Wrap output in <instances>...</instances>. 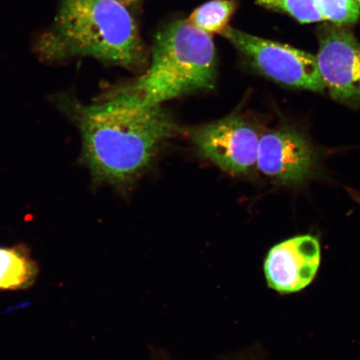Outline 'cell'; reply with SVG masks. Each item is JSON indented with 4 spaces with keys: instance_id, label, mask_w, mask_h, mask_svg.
I'll return each mask as SVG.
<instances>
[{
    "instance_id": "5bb4252c",
    "label": "cell",
    "mask_w": 360,
    "mask_h": 360,
    "mask_svg": "<svg viewBox=\"0 0 360 360\" xmlns=\"http://www.w3.org/2000/svg\"><path fill=\"white\" fill-rule=\"evenodd\" d=\"M123 3H127V2H131L134 1V0H121Z\"/></svg>"
},
{
    "instance_id": "5b68a950",
    "label": "cell",
    "mask_w": 360,
    "mask_h": 360,
    "mask_svg": "<svg viewBox=\"0 0 360 360\" xmlns=\"http://www.w3.org/2000/svg\"><path fill=\"white\" fill-rule=\"evenodd\" d=\"M262 135L253 120L240 114L198 126L190 132L200 157L236 176H246L257 169Z\"/></svg>"
},
{
    "instance_id": "8fae6325",
    "label": "cell",
    "mask_w": 360,
    "mask_h": 360,
    "mask_svg": "<svg viewBox=\"0 0 360 360\" xmlns=\"http://www.w3.org/2000/svg\"><path fill=\"white\" fill-rule=\"evenodd\" d=\"M255 3L269 10L286 13L302 24L325 20L317 0H255Z\"/></svg>"
},
{
    "instance_id": "8992f818",
    "label": "cell",
    "mask_w": 360,
    "mask_h": 360,
    "mask_svg": "<svg viewBox=\"0 0 360 360\" xmlns=\"http://www.w3.org/2000/svg\"><path fill=\"white\" fill-rule=\"evenodd\" d=\"M319 74L333 100L360 106V44L347 27L328 22L318 30Z\"/></svg>"
},
{
    "instance_id": "9a60e30c",
    "label": "cell",
    "mask_w": 360,
    "mask_h": 360,
    "mask_svg": "<svg viewBox=\"0 0 360 360\" xmlns=\"http://www.w3.org/2000/svg\"></svg>"
},
{
    "instance_id": "9c48e42d",
    "label": "cell",
    "mask_w": 360,
    "mask_h": 360,
    "mask_svg": "<svg viewBox=\"0 0 360 360\" xmlns=\"http://www.w3.org/2000/svg\"><path fill=\"white\" fill-rule=\"evenodd\" d=\"M39 274L38 263L28 247L0 246V291L28 290Z\"/></svg>"
},
{
    "instance_id": "52a82bcc",
    "label": "cell",
    "mask_w": 360,
    "mask_h": 360,
    "mask_svg": "<svg viewBox=\"0 0 360 360\" xmlns=\"http://www.w3.org/2000/svg\"><path fill=\"white\" fill-rule=\"evenodd\" d=\"M319 155L310 139L291 125L263 133L259 148L257 169L281 186H298L314 176Z\"/></svg>"
},
{
    "instance_id": "6da1fadb",
    "label": "cell",
    "mask_w": 360,
    "mask_h": 360,
    "mask_svg": "<svg viewBox=\"0 0 360 360\" xmlns=\"http://www.w3.org/2000/svg\"><path fill=\"white\" fill-rule=\"evenodd\" d=\"M53 102L79 129L81 160L96 186L124 188L137 181L179 133L162 105H139L115 90L87 105L70 92L53 96Z\"/></svg>"
},
{
    "instance_id": "7a4b0ae2",
    "label": "cell",
    "mask_w": 360,
    "mask_h": 360,
    "mask_svg": "<svg viewBox=\"0 0 360 360\" xmlns=\"http://www.w3.org/2000/svg\"><path fill=\"white\" fill-rule=\"evenodd\" d=\"M121 0H61L52 33L40 53L49 60L88 56L129 70L146 55L134 18Z\"/></svg>"
},
{
    "instance_id": "7c38bea8",
    "label": "cell",
    "mask_w": 360,
    "mask_h": 360,
    "mask_svg": "<svg viewBox=\"0 0 360 360\" xmlns=\"http://www.w3.org/2000/svg\"><path fill=\"white\" fill-rule=\"evenodd\" d=\"M323 20L338 25L356 24L360 20V0H317Z\"/></svg>"
},
{
    "instance_id": "277c9868",
    "label": "cell",
    "mask_w": 360,
    "mask_h": 360,
    "mask_svg": "<svg viewBox=\"0 0 360 360\" xmlns=\"http://www.w3.org/2000/svg\"><path fill=\"white\" fill-rule=\"evenodd\" d=\"M222 34L256 73L282 86L323 93L316 57L308 52L227 26Z\"/></svg>"
},
{
    "instance_id": "ba28073f",
    "label": "cell",
    "mask_w": 360,
    "mask_h": 360,
    "mask_svg": "<svg viewBox=\"0 0 360 360\" xmlns=\"http://www.w3.org/2000/svg\"><path fill=\"white\" fill-rule=\"evenodd\" d=\"M321 262L319 238L297 236L273 246L264 263L269 288L281 294H292L312 283Z\"/></svg>"
},
{
    "instance_id": "3957f363",
    "label": "cell",
    "mask_w": 360,
    "mask_h": 360,
    "mask_svg": "<svg viewBox=\"0 0 360 360\" xmlns=\"http://www.w3.org/2000/svg\"><path fill=\"white\" fill-rule=\"evenodd\" d=\"M216 53L211 35L180 20L157 34L146 73L115 91L142 106L162 105L215 86Z\"/></svg>"
},
{
    "instance_id": "30bf717a",
    "label": "cell",
    "mask_w": 360,
    "mask_h": 360,
    "mask_svg": "<svg viewBox=\"0 0 360 360\" xmlns=\"http://www.w3.org/2000/svg\"><path fill=\"white\" fill-rule=\"evenodd\" d=\"M237 6L235 0H211L196 8L188 21L206 34H221Z\"/></svg>"
},
{
    "instance_id": "4fadbf2b",
    "label": "cell",
    "mask_w": 360,
    "mask_h": 360,
    "mask_svg": "<svg viewBox=\"0 0 360 360\" xmlns=\"http://www.w3.org/2000/svg\"><path fill=\"white\" fill-rule=\"evenodd\" d=\"M152 360H170V359L165 354H155Z\"/></svg>"
}]
</instances>
